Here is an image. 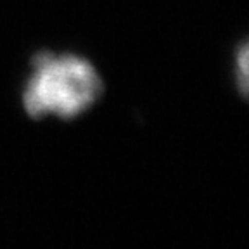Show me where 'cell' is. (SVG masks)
<instances>
[{
    "instance_id": "1",
    "label": "cell",
    "mask_w": 249,
    "mask_h": 249,
    "mask_svg": "<svg viewBox=\"0 0 249 249\" xmlns=\"http://www.w3.org/2000/svg\"><path fill=\"white\" fill-rule=\"evenodd\" d=\"M102 82L87 59L73 54H40L24 87L23 102L33 118H74L97 101Z\"/></svg>"
},
{
    "instance_id": "2",
    "label": "cell",
    "mask_w": 249,
    "mask_h": 249,
    "mask_svg": "<svg viewBox=\"0 0 249 249\" xmlns=\"http://www.w3.org/2000/svg\"><path fill=\"white\" fill-rule=\"evenodd\" d=\"M248 47L242 45V49L239 51L237 57V68H239V85L242 87V90L246 92V87H248Z\"/></svg>"
}]
</instances>
